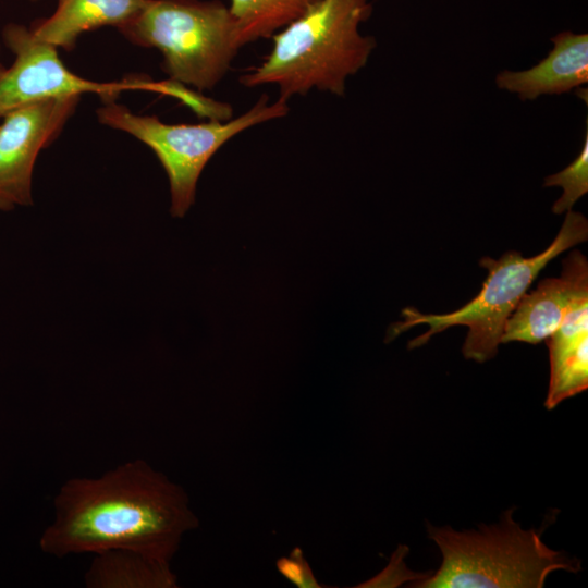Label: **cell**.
<instances>
[{"mask_svg": "<svg viewBox=\"0 0 588 588\" xmlns=\"http://www.w3.org/2000/svg\"><path fill=\"white\" fill-rule=\"evenodd\" d=\"M544 187L560 186L563 193L552 206L555 215L573 210L574 205L588 192V132L577 158L560 172L548 175Z\"/></svg>", "mask_w": 588, "mask_h": 588, "instance_id": "15", "label": "cell"}, {"mask_svg": "<svg viewBox=\"0 0 588 588\" xmlns=\"http://www.w3.org/2000/svg\"><path fill=\"white\" fill-rule=\"evenodd\" d=\"M584 289H588V261L575 249L563 260L561 277L543 279L523 295L505 323L501 343L546 341Z\"/></svg>", "mask_w": 588, "mask_h": 588, "instance_id": "9", "label": "cell"}, {"mask_svg": "<svg viewBox=\"0 0 588 588\" xmlns=\"http://www.w3.org/2000/svg\"><path fill=\"white\" fill-rule=\"evenodd\" d=\"M2 37L15 59L0 77V118L25 103L84 93L98 95L105 103L134 89L168 94L185 101L189 97L188 90L172 81L159 83L131 76L121 82L99 83L83 78L62 63L56 47L37 39L30 28L21 24H8Z\"/></svg>", "mask_w": 588, "mask_h": 588, "instance_id": "7", "label": "cell"}, {"mask_svg": "<svg viewBox=\"0 0 588 588\" xmlns=\"http://www.w3.org/2000/svg\"><path fill=\"white\" fill-rule=\"evenodd\" d=\"M516 507L498 523L456 530L426 523L428 538L440 549L442 562L419 588H541L555 571L577 573L580 563L548 547L542 529H524L514 519Z\"/></svg>", "mask_w": 588, "mask_h": 588, "instance_id": "3", "label": "cell"}, {"mask_svg": "<svg viewBox=\"0 0 588 588\" xmlns=\"http://www.w3.org/2000/svg\"><path fill=\"white\" fill-rule=\"evenodd\" d=\"M5 66L0 62V77L2 76L3 72L5 71Z\"/></svg>", "mask_w": 588, "mask_h": 588, "instance_id": "17", "label": "cell"}, {"mask_svg": "<svg viewBox=\"0 0 588 588\" xmlns=\"http://www.w3.org/2000/svg\"><path fill=\"white\" fill-rule=\"evenodd\" d=\"M553 48L539 63L524 71L497 74L498 88L520 100L569 93L588 83V35L564 30L551 38Z\"/></svg>", "mask_w": 588, "mask_h": 588, "instance_id": "10", "label": "cell"}, {"mask_svg": "<svg viewBox=\"0 0 588 588\" xmlns=\"http://www.w3.org/2000/svg\"><path fill=\"white\" fill-rule=\"evenodd\" d=\"M279 573L298 588L322 587L316 579L313 569L299 547L293 548L289 556L277 561Z\"/></svg>", "mask_w": 588, "mask_h": 588, "instance_id": "16", "label": "cell"}, {"mask_svg": "<svg viewBox=\"0 0 588 588\" xmlns=\"http://www.w3.org/2000/svg\"><path fill=\"white\" fill-rule=\"evenodd\" d=\"M78 100V95L47 98L20 106L2 117L0 210L32 205L36 158L58 137Z\"/></svg>", "mask_w": 588, "mask_h": 588, "instance_id": "8", "label": "cell"}, {"mask_svg": "<svg viewBox=\"0 0 588 588\" xmlns=\"http://www.w3.org/2000/svg\"><path fill=\"white\" fill-rule=\"evenodd\" d=\"M550 379L544 401L547 409L588 388V333L576 338L547 340Z\"/></svg>", "mask_w": 588, "mask_h": 588, "instance_id": "13", "label": "cell"}, {"mask_svg": "<svg viewBox=\"0 0 588 588\" xmlns=\"http://www.w3.org/2000/svg\"><path fill=\"white\" fill-rule=\"evenodd\" d=\"M286 100L269 102L262 95L242 115L198 124H168L155 115H139L123 105L106 102L97 110L100 123L126 132L146 144L157 156L169 180L173 217L182 218L195 201L196 186L205 166L238 133L289 113Z\"/></svg>", "mask_w": 588, "mask_h": 588, "instance_id": "6", "label": "cell"}, {"mask_svg": "<svg viewBox=\"0 0 588 588\" xmlns=\"http://www.w3.org/2000/svg\"><path fill=\"white\" fill-rule=\"evenodd\" d=\"M146 0H58L56 11L36 23L34 36L56 48L71 50L77 38L101 26L121 25L131 20Z\"/></svg>", "mask_w": 588, "mask_h": 588, "instance_id": "11", "label": "cell"}, {"mask_svg": "<svg viewBox=\"0 0 588 588\" xmlns=\"http://www.w3.org/2000/svg\"><path fill=\"white\" fill-rule=\"evenodd\" d=\"M198 524L183 488L134 460L98 478L68 480L39 544L58 558L132 551L171 564L184 534Z\"/></svg>", "mask_w": 588, "mask_h": 588, "instance_id": "1", "label": "cell"}, {"mask_svg": "<svg viewBox=\"0 0 588 588\" xmlns=\"http://www.w3.org/2000/svg\"><path fill=\"white\" fill-rule=\"evenodd\" d=\"M86 574L87 587H176L171 564L132 551H108L96 554Z\"/></svg>", "mask_w": 588, "mask_h": 588, "instance_id": "12", "label": "cell"}, {"mask_svg": "<svg viewBox=\"0 0 588 588\" xmlns=\"http://www.w3.org/2000/svg\"><path fill=\"white\" fill-rule=\"evenodd\" d=\"M118 29L134 45L158 49L170 81L198 90L213 88L242 48L235 20L220 0H146Z\"/></svg>", "mask_w": 588, "mask_h": 588, "instance_id": "5", "label": "cell"}, {"mask_svg": "<svg viewBox=\"0 0 588 588\" xmlns=\"http://www.w3.org/2000/svg\"><path fill=\"white\" fill-rule=\"evenodd\" d=\"M371 12L370 0H319L272 36L269 54L240 83L275 85L286 101L311 89L343 96L347 78L366 66L377 46L359 33Z\"/></svg>", "mask_w": 588, "mask_h": 588, "instance_id": "2", "label": "cell"}, {"mask_svg": "<svg viewBox=\"0 0 588 588\" xmlns=\"http://www.w3.org/2000/svg\"><path fill=\"white\" fill-rule=\"evenodd\" d=\"M587 240V218L569 210L552 243L540 254L524 257L517 250H510L499 259L481 258L479 265L488 275L477 296L446 314H424L413 307L404 308L403 319L391 326L387 340L416 326H427L426 332L409 341L408 348L413 350L451 327L465 326L468 331L462 346L464 357L485 363L497 355L509 317L540 271L556 256Z\"/></svg>", "mask_w": 588, "mask_h": 588, "instance_id": "4", "label": "cell"}, {"mask_svg": "<svg viewBox=\"0 0 588 588\" xmlns=\"http://www.w3.org/2000/svg\"><path fill=\"white\" fill-rule=\"evenodd\" d=\"M319 0H230L240 42L243 46L277 32L303 15Z\"/></svg>", "mask_w": 588, "mask_h": 588, "instance_id": "14", "label": "cell"}]
</instances>
